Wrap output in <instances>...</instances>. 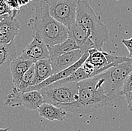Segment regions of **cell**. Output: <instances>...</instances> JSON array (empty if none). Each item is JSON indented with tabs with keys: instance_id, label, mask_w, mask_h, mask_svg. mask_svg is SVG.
<instances>
[{
	"instance_id": "obj_1",
	"label": "cell",
	"mask_w": 132,
	"mask_h": 131,
	"mask_svg": "<svg viewBox=\"0 0 132 131\" xmlns=\"http://www.w3.org/2000/svg\"><path fill=\"white\" fill-rule=\"evenodd\" d=\"M103 82L104 79L101 74L78 82L77 99L72 103L60 104L57 106L62 108L68 113L84 115L109 106L112 99L105 93Z\"/></svg>"
},
{
	"instance_id": "obj_2",
	"label": "cell",
	"mask_w": 132,
	"mask_h": 131,
	"mask_svg": "<svg viewBox=\"0 0 132 131\" xmlns=\"http://www.w3.org/2000/svg\"><path fill=\"white\" fill-rule=\"evenodd\" d=\"M34 7L35 15L28 22V26L32 30L33 35L41 39L47 46L65 41L68 38V28L50 14L46 2L37 0Z\"/></svg>"
},
{
	"instance_id": "obj_3",
	"label": "cell",
	"mask_w": 132,
	"mask_h": 131,
	"mask_svg": "<svg viewBox=\"0 0 132 131\" xmlns=\"http://www.w3.org/2000/svg\"><path fill=\"white\" fill-rule=\"evenodd\" d=\"M75 23L82 25L87 30L95 48L102 50L104 45L109 39V30L86 0H78Z\"/></svg>"
},
{
	"instance_id": "obj_4",
	"label": "cell",
	"mask_w": 132,
	"mask_h": 131,
	"mask_svg": "<svg viewBox=\"0 0 132 131\" xmlns=\"http://www.w3.org/2000/svg\"><path fill=\"white\" fill-rule=\"evenodd\" d=\"M131 71L132 57H126L124 61L101 74L104 79L103 87L105 93L112 100L121 95L124 82Z\"/></svg>"
},
{
	"instance_id": "obj_5",
	"label": "cell",
	"mask_w": 132,
	"mask_h": 131,
	"mask_svg": "<svg viewBox=\"0 0 132 131\" xmlns=\"http://www.w3.org/2000/svg\"><path fill=\"white\" fill-rule=\"evenodd\" d=\"M39 91L43 97L44 103L59 106L77 99L79 83L56 82L42 88Z\"/></svg>"
},
{
	"instance_id": "obj_6",
	"label": "cell",
	"mask_w": 132,
	"mask_h": 131,
	"mask_svg": "<svg viewBox=\"0 0 132 131\" xmlns=\"http://www.w3.org/2000/svg\"><path fill=\"white\" fill-rule=\"evenodd\" d=\"M88 52L89 56L81 66L92 78L103 73L110 67L124 61L127 57L112 55L103 50H98L96 48H92Z\"/></svg>"
},
{
	"instance_id": "obj_7",
	"label": "cell",
	"mask_w": 132,
	"mask_h": 131,
	"mask_svg": "<svg viewBox=\"0 0 132 131\" xmlns=\"http://www.w3.org/2000/svg\"><path fill=\"white\" fill-rule=\"evenodd\" d=\"M48 5L50 14L68 29L76 22L78 0H44Z\"/></svg>"
},
{
	"instance_id": "obj_8",
	"label": "cell",
	"mask_w": 132,
	"mask_h": 131,
	"mask_svg": "<svg viewBox=\"0 0 132 131\" xmlns=\"http://www.w3.org/2000/svg\"><path fill=\"white\" fill-rule=\"evenodd\" d=\"M4 103L8 106H23L30 110H38L41 104L44 103V99L39 90H12L5 97Z\"/></svg>"
},
{
	"instance_id": "obj_9",
	"label": "cell",
	"mask_w": 132,
	"mask_h": 131,
	"mask_svg": "<svg viewBox=\"0 0 132 131\" xmlns=\"http://www.w3.org/2000/svg\"><path fill=\"white\" fill-rule=\"evenodd\" d=\"M19 57L31 60L35 63L39 60L50 57L48 47L41 39L33 35L32 41L23 50Z\"/></svg>"
},
{
	"instance_id": "obj_10",
	"label": "cell",
	"mask_w": 132,
	"mask_h": 131,
	"mask_svg": "<svg viewBox=\"0 0 132 131\" xmlns=\"http://www.w3.org/2000/svg\"><path fill=\"white\" fill-rule=\"evenodd\" d=\"M20 29V23L16 17L11 14H5L0 20V44L14 41Z\"/></svg>"
},
{
	"instance_id": "obj_11",
	"label": "cell",
	"mask_w": 132,
	"mask_h": 131,
	"mask_svg": "<svg viewBox=\"0 0 132 131\" xmlns=\"http://www.w3.org/2000/svg\"><path fill=\"white\" fill-rule=\"evenodd\" d=\"M68 38L72 39L76 42L82 54L95 48L94 43L90 39L87 30L82 25L75 23L71 28L68 29Z\"/></svg>"
},
{
	"instance_id": "obj_12",
	"label": "cell",
	"mask_w": 132,
	"mask_h": 131,
	"mask_svg": "<svg viewBox=\"0 0 132 131\" xmlns=\"http://www.w3.org/2000/svg\"><path fill=\"white\" fill-rule=\"evenodd\" d=\"M88 56H89V52H86V53L83 54L82 55V57H80V59L77 62H76L74 64L69 66L68 68H67V69H64V70H62V71L59 72L57 73L53 74L51 76H50L48 78H47L44 82H41L40 84H38L29 87L26 89V90H39L42 88L46 87V86L49 85V84L53 83V82H57V81L64 79V78H65L67 77H68L69 75H71V74L73 73L74 71H76L78 68H80L82 65V63L87 59Z\"/></svg>"
},
{
	"instance_id": "obj_13",
	"label": "cell",
	"mask_w": 132,
	"mask_h": 131,
	"mask_svg": "<svg viewBox=\"0 0 132 131\" xmlns=\"http://www.w3.org/2000/svg\"><path fill=\"white\" fill-rule=\"evenodd\" d=\"M82 54L80 49H75L63 54L59 57L50 58V63L53 74L57 73L74 64L82 57Z\"/></svg>"
},
{
	"instance_id": "obj_14",
	"label": "cell",
	"mask_w": 132,
	"mask_h": 131,
	"mask_svg": "<svg viewBox=\"0 0 132 131\" xmlns=\"http://www.w3.org/2000/svg\"><path fill=\"white\" fill-rule=\"evenodd\" d=\"M33 63H32L31 60H24L19 57H17L11 63L9 66L14 84V87L12 89H17L23 75Z\"/></svg>"
},
{
	"instance_id": "obj_15",
	"label": "cell",
	"mask_w": 132,
	"mask_h": 131,
	"mask_svg": "<svg viewBox=\"0 0 132 131\" xmlns=\"http://www.w3.org/2000/svg\"><path fill=\"white\" fill-rule=\"evenodd\" d=\"M38 112L41 117L49 121H64L68 116V112L61 107L44 103L38 108Z\"/></svg>"
},
{
	"instance_id": "obj_16",
	"label": "cell",
	"mask_w": 132,
	"mask_h": 131,
	"mask_svg": "<svg viewBox=\"0 0 132 131\" xmlns=\"http://www.w3.org/2000/svg\"><path fill=\"white\" fill-rule=\"evenodd\" d=\"M17 57L14 40L8 44H0V72H3Z\"/></svg>"
},
{
	"instance_id": "obj_17",
	"label": "cell",
	"mask_w": 132,
	"mask_h": 131,
	"mask_svg": "<svg viewBox=\"0 0 132 131\" xmlns=\"http://www.w3.org/2000/svg\"><path fill=\"white\" fill-rule=\"evenodd\" d=\"M53 75V69L50 58L38 60L35 63V77L32 85H35L44 82Z\"/></svg>"
},
{
	"instance_id": "obj_18",
	"label": "cell",
	"mask_w": 132,
	"mask_h": 131,
	"mask_svg": "<svg viewBox=\"0 0 132 131\" xmlns=\"http://www.w3.org/2000/svg\"><path fill=\"white\" fill-rule=\"evenodd\" d=\"M49 50L50 59L56 57L68 51L75 49H80L76 42L71 38H68L65 41L56 44L52 46H47Z\"/></svg>"
},
{
	"instance_id": "obj_19",
	"label": "cell",
	"mask_w": 132,
	"mask_h": 131,
	"mask_svg": "<svg viewBox=\"0 0 132 131\" xmlns=\"http://www.w3.org/2000/svg\"><path fill=\"white\" fill-rule=\"evenodd\" d=\"M35 77V63L30 66V68L23 75L20 83L17 89H12L14 91H26V89L32 86Z\"/></svg>"
},
{
	"instance_id": "obj_20",
	"label": "cell",
	"mask_w": 132,
	"mask_h": 131,
	"mask_svg": "<svg viewBox=\"0 0 132 131\" xmlns=\"http://www.w3.org/2000/svg\"><path fill=\"white\" fill-rule=\"evenodd\" d=\"M92 78L91 75L88 73L82 66H80V68H78L76 71H74L73 73L71 75H69L68 77H67L64 79L59 80L57 82H80L87 79V78Z\"/></svg>"
},
{
	"instance_id": "obj_21",
	"label": "cell",
	"mask_w": 132,
	"mask_h": 131,
	"mask_svg": "<svg viewBox=\"0 0 132 131\" xmlns=\"http://www.w3.org/2000/svg\"><path fill=\"white\" fill-rule=\"evenodd\" d=\"M132 91V71L128 75L125 81L124 82L123 88L121 92V95H124L126 93Z\"/></svg>"
},
{
	"instance_id": "obj_22",
	"label": "cell",
	"mask_w": 132,
	"mask_h": 131,
	"mask_svg": "<svg viewBox=\"0 0 132 131\" xmlns=\"http://www.w3.org/2000/svg\"><path fill=\"white\" fill-rule=\"evenodd\" d=\"M7 14H12V12L8 7L5 0H0V15H4Z\"/></svg>"
},
{
	"instance_id": "obj_23",
	"label": "cell",
	"mask_w": 132,
	"mask_h": 131,
	"mask_svg": "<svg viewBox=\"0 0 132 131\" xmlns=\"http://www.w3.org/2000/svg\"><path fill=\"white\" fill-rule=\"evenodd\" d=\"M122 43L128 50L130 57H132V38L129 39H122Z\"/></svg>"
},
{
	"instance_id": "obj_24",
	"label": "cell",
	"mask_w": 132,
	"mask_h": 131,
	"mask_svg": "<svg viewBox=\"0 0 132 131\" xmlns=\"http://www.w3.org/2000/svg\"><path fill=\"white\" fill-rule=\"evenodd\" d=\"M125 99H126V102L128 104V107L129 108L130 111L132 112V91L131 92H128L124 94Z\"/></svg>"
},
{
	"instance_id": "obj_25",
	"label": "cell",
	"mask_w": 132,
	"mask_h": 131,
	"mask_svg": "<svg viewBox=\"0 0 132 131\" xmlns=\"http://www.w3.org/2000/svg\"><path fill=\"white\" fill-rule=\"evenodd\" d=\"M29 2V0H18L19 5H20V7L24 6L26 4H28Z\"/></svg>"
},
{
	"instance_id": "obj_26",
	"label": "cell",
	"mask_w": 132,
	"mask_h": 131,
	"mask_svg": "<svg viewBox=\"0 0 132 131\" xmlns=\"http://www.w3.org/2000/svg\"><path fill=\"white\" fill-rule=\"evenodd\" d=\"M9 130V128H0V131H8Z\"/></svg>"
},
{
	"instance_id": "obj_27",
	"label": "cell",
	"mask_w": 132,
	"mask_h": 131,
	"mask_svg": "<svg viewBox=\"0 0 132 131\" xmlns=\"http://www.w3.org/2000/svg\"><path fill=\"white\" fill-rule=\"evenodd\" d=\"M4 15H5V14H4ZM4 15H0V20H1V19L3 17V16H4Z\"/></svg>"
}]
</instances>
